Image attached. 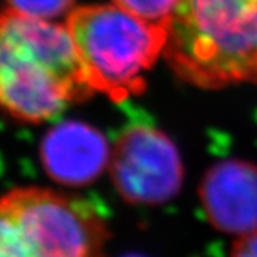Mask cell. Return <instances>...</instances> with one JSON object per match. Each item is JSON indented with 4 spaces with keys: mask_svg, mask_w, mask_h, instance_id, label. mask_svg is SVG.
I'll return each mask as SVG.
<instances>
[{
    "mask_svg": "<svg viewBox=\"0 0 257 257\" xmlns=\"http://www.w3.org/2000/svg\"><path fill=\"white\" fill-rule=\"evenodd\" d=\"M105 138L84 122L54 127L42 143V163L47 174L62 185H87L110 163Z\"/></svg>",
    "mask_w": 257,
    "mask_h": 257,
    "instance_id": "8992f818",
    "label": "cell"
},
{
    "mask_svg": "<svg viewBox=\"0 0 257 257\" xmlns=\"http://www.w3.org/2000/svg\"><path fill=\"white\" fill-rule=\"evenodd\" d=\"M205 205L214 222L228 231L257 226V171L245 163H226L205 183Z\"/></svg>",
    "mask_w": 257,
    "mask_h": 257,
    "instance_id": "52a82bcc",
    "label": "cell"
},
{
    "mask_svg": "<svg viewBox=\"0 0 257 257\" xmlns=\"http://www.w3.org/2000/svg\"><path fill=\"white\" fill-rule=\"evenodd\" d=\"M180 0H113V4L140 19L169 27Z\"/></svg>",
    "mask_w": 257,
    "mask_h": 257,
    "instance_id": "ba28073f",
    "label": "cell"
},
{
    "mask_svg": "<svg viewBox=\"0 0 257 257\" xmlns=\"http://www.w3.org/2000/svg\"><path fill=\"white\" fill-rule=\"evenodd\" d=\"M67 28L93 93L113 101L140 95L146 73L164 54L169 31L112 5H87L67 16Z\"/></svg>",
    "mask_w": 257,
    "mask_h": 257,
    "instance_id": "3957f363",
    "label": "cell"
},
{
    "mask_svg": "<svg viewBox=\"0 0 257 257\" xmlns=\"http://www.w3.org/2000/svg\"><path fill=\"white\" fill-rule=\"evenodd\" d=\"M164 59L186 84L257 85V0H180Z\"/></svg>",
    "mask_w": 257,
    "mask_h": 257,
    "instance_id": "7a4b0ae2",
    "label": "cell"
},
{
    "mask_svg": "<svg viewBox=\"0 0 257 257\" xmlns=\"http://www.w3.org/2000/svg\"><path fill=\"white\" fill-rule=\"evenodd\" d=\"M107 237L87 200L38 186L0 197V257H102Z\"/></svg>",
    "mask_w": 257,
    "mask_h": 257,
    "instance_id": "277c9868",
    "label": "cell"
},
{
    "mask_svg": "<svg viewBox=\"0 0 257 257\" xmlns=\"http://www.w3.org/2000/svg\"><path fill=\"white\" fill-rule=\"evenodd\" d=\"M91 93L65 24L0 7L2 112L38 124Z\"/></svg>",
    "mask_w": 257,
    "mask_h": 257,
    "instance_id": "6da1fadb",
    "label": "cell"
},
{
    "mask_svg": "<svg viewBox=\"0 0 257 257\" xmlns=\"http://www.w3.org/2000/svg\"><path fill=\"white\" fill-rule=\"evenodd\" d=\"M231 257H257V232L238 238L232 248Z\"/></svg>",
    "mask_w": 257,
    "mask_h": 257,
    "instance_id": "30bf717a",
    "label": "cell"
},
{
    "mask_svg": "<svg viewBox=\"0 0 257 257\" xmlns=\"http://www.w3.org/2000/svg\"><path fill=\"white\" fill-rule=\"evenodd\" d=\"M110 171L122 197L137 203H157L174 195L181 166L172 143L148 127L124 132L110 154Z\"/></svg>",
    "mask_w": 257,
    "mask_h": 257,
    "instance_id": "5b68a950",
    "label": "cell"
},
{
    "mask_svg": "<svg viewBox=\"0 0 257 257\" xmlns=\"http://www.w3.org/2000/svg\"><path fill=\"white\" fill-rule=\"evenodd\" d=\"M75 0H8V7L14 11L36 17V19L56 21L64 14H70Z\"/></svg>",
    "mask_w": 257,
    "mask_h": 257,
    "instance_id": "9c48e42d",
    "label": "cell"
}]
</instances>
